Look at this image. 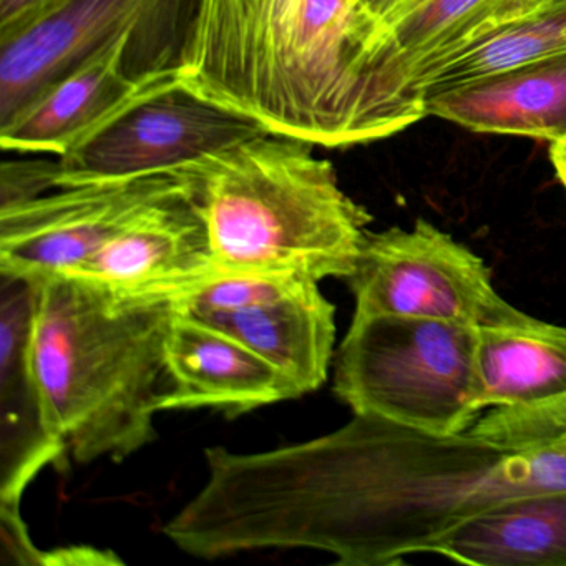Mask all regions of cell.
I'll use <instances>...</instances> for the list:
<instances>
[{"mask_svg": "<svg viewBox=\"0 0 566 566\" xmlns=\"http://www.w3.org/2000/svg\"><path fill=\"white\" fill-rule=\"evenodd\" d=\"M197 321L230 334L276 367L297 397L326 382L336 340V306L321 293L317 281L301 280L273 296Z\"/></svg>", "mask_w": 566, "mask_h": 566, "instance_id": "obj_14", "label": "cell"}, {"mask_svg": "<svg viewBox=\"0 0 566 566\" xmlns=\"http://www.w3.org/2000/svg\"><path fill=\"white\" fill-rule=\"evenodd\" d=\"M167 0H72L0 44V122L125 32L155 18Z\"/></svg>", "mask_w": 566, "mask_h": 566, "instance_id": "obj_12", "label": "cell"}, {"mask_svg": "<svg viewBox=\"0 0 566 566\" xmlns=\"http://www.w3.org/2000/svg\"><path fill=\"white\" fill-rule=\"evenodd\" d=\"M479 329L409 316L354 317L334 364V394L354 413L437 436L479 420Z\"/></svg>", "mask_w": 566, "mask_h": 566, "instance_id": "obj_5", "label": "cell"}, {"mask_svg": "<svg viewBox=\"0 0 566 566\" xmlns=\"http://www.w3.org/2000/svg\"><path fill=\"white\" fill-rule=\"evenodd\" d=\"M296 397L290 380L250 347L178 311L160 412L211 407L234 417Z\"/></svg>", "mask_w": 566, "mask_h": 566, "instance_id": "obj_13", "label": "cell"}, {"mask_svg": "<svg viewBox=\"0 0 566 566\" xmlns=\"http://www.w3.org/2000/svg\"><path fill=\"white\" fill-rule=\"evenodd\" d=\"M412 0H195L181 87L316 147L396 135L380 88L390 29Z\"/></svg>", "mask_w": 566, "mask_h": 566, "instance_id": "obj_2", "label": "cell"}, {"mask_svg": "<svg viewBox=\"0 0 566 566\" xmlns=\"http://www.w3.org/2000/svg\"><path fill=\"white\" fill-rule=\"evenodd\" d=\"M34 293V281L0 274V503L12 505L41 470L69 455L32 364Z\"/></svg>", "mask_w": 566, "mask_h": 566, "instance_id": "obj_10", "label": "cell"}, {"mask_svg": "<svg viewBox=\"0 0 566 566\" xmlns=\"http://www.w3.org/2000/svg\"><path fill=\"white\" fill-rule=\"evenodd\" d=\"M135 32H125L45 88L9 120L0 147L12 154L62 155L77 148L151 92L178 82L177 67L128 74Z\"/></svg>", "mask_w": 566, "mask_h": 566, "instance_id": "obj_9", "label": "cell"}, {"mask_svg": "<svg viewBox=\"0 0 566 566\" xmlns=\"http://www.w3.org/2000/svg\"><path fill=\"white\" fill-rule=\"evenodd\" d=\"M430 553L463 565L566 566V492L505 500L463 520Z\"/></svg>", "mask_w": 566, "mask_h": 566, "instance_id": "obj_16", "label": "cell"}, {"mask_svg": "<svg viewBox=\"0 0 566 566\" xmlns=\"http://www.w3.org/2000/svg\"><path fill=\"white\" fill-rule=\"evenodd\" d=\"M354 317L409 316L490 327L518 319L482 258L426 220L367 233L353 273Z\"/></svg>", "mask_w": 566, "mask_h": 566, "instance_id": "obj_6", "label": "cell"}, {"mask_svg": "<svg viewBox=\"0 0 566 566\" xmlns=\"http://www.w3.org/2000/svg\"><path fill=\"white\" fill-rule=\"evenodd\" d=\"M480 406H532L566 394V327L523 313L479 329Z\"/></svg>", "mask_w": 566, "mask_h": 566, "instance_id": "obj_17", "label": "cell"}, {"mask_svg": "<svg viewBox=\"0 0 566 566\" xmlns=\"http://www.w3.org/2000/svg\"><path fill=\"white\" fill-rule=\"evenodd\" d=\"M566 492V439L509 449L354 413L336 432L211 463V525L227 553L311 548L347 566L402 563L515 496Z\"/></svg>", "mask_w": 566, "mask_h": 566, "instance_id": "obj_1", "label": "cell"}, {"mask_svg": "<svg viewBox=\"0 0 566 566\" xmlns=\"http://www.w3.org/2000/svg\"><path fill=\"white\" fill-rule=\"evenodd\" d=\"M177 171L55 188L0 210V274H74L147 208L184 193Z\"/></svg>", "mask_w": 566, "mask_h": 566, "instance_id": "obj_8", "label": "cell"}, {"mask_svg": "<svg viewBox=\"0 0 566 566\" xmlns=\"http://www.w3.org/2000/svg\"><path fill=\"white\" fill-rule=\"evenodd\" d=\"M74 274L118 293L178 297L218 270L207 224L185 187L138 214Z\"/></svg>", "mask_w": 566, "mask_h": 566, "instance_id": "obj_11", "label": "cell"}, {"mask_svg": "<svg viewBox=\"0 0 566 566\" xmlns=\"http://www.w3.org/2000/svg\"><path fill=\"white\" fill-rule=\"evenodd\" d=\"M566 52V0L500 25L427 72L417 92L426 98Z\"/></svg>", "mask_w": 566, "mask_h": 566, "instance_id": "obj_18", "label": "cell"}, {"mask_svg": "<svg viewBox=\"0 0 566 566\" xmlns=\"http://www.w3.org/2000/svg\"><path fill=\"white\" fill-rule=\"evenodd\" d=\"M427 115L479 134L566 138V52L426 98Z\"/></svg>", "mask_w": 566, "mask_h": 566, "instance_id": "obj_15", "label": "cell"}, {"mask_svg": "<svg viewBox=\"0 0 566 566\" xmlns=\"http://www.w3.org/2000/svg\"><path fill=\"white\" fill-rule=\"evenodd\" d=\"M549 160H552L553 167H555L559 184H562L563 188L566 190V138L565 140L552 144V148H549Z\"/></svg>", "mask_w": 566, "mask_h": 566, "instance_id": "obj_23", "label": "cell"}, {"mask_svg": "<svg viewBox=\"0 0 566 566\" xmlns=\"http://www.w3.org/2000/svg\"><path fill=\"white\" fill-rule=\"evenodd\" d=\"M316 145L264 134L178 168L207 224L218 273H353L373 217Z\"/></svg>", "mask_w": 566, "mask_h": 566, "instance_id": "obj_4", "label": "cell"}, {"mask_svg": "<svg viewBox=\"0 0 566 566\" xmlns=\"http://www.w3.org/2000/svg\"><path fill=\"white\" fill-rule=\"evenodd\" d=\"M59 188V161L11 160L0 168V210L29 203Z\"/></svg>", "mask_w": 566, "mask_h": 566, "instance_id": "obj_20", "label": "cell"}, {"mask_svg": "<svg viewBox=\"0 0 566 566\" xmlns=\"http://www.w3.org/2000/svg\"><path fill=\"white\" fill-rule=\"evenodd\" d=\"M264 132L258 122L191 94L178 81L151 92L57 157L59 188L174 174Z\"/></svg>", "mask_w": 566, "mask_h": 566, "instance_id": "obj_7", "label": "cell"}, {"mask_svg": "<svg viewBox=\"0 0 566 566\" xmlns=\"http://www.w3.org/2000/svg\"><path fill=\"white\" fill-rule=\"evenodd\" d=\"M0 543L4 563L44 566L45 552L39 549L29 536L21 515V505L0 503Z\"/></svg>", "mask_w": 566, "mask_h": 566, "instance_id": "obj_21", "label": "cell"}, {"mask_svg": "<svg viewBox=\"0 0 566 566\" xmlns=\"http://www.w3.org/2000/svg\"><path fill=\"white\" fill-rule=\"evenodd\" d=\"M470 432L509 449L566 439V394L532 406L496 407L479 417Z\"/></svg>", "mask_w": 566, "mask_h": 566, "instance_id": "obj_19", "label": "cell"}, {"mask_svg": "<svg viewBox=\"0 0 566 566\" xmlns=\"http://www.w3.org/2000/svg\"><path fill=\"white\" fill-rule=\"evenodd\" d=\"M72 0H0V44L54 15Z\"/></svg>", "mask_w": 566, "mask_h": 566, "instance_id": "obj_22", "label": "cell"}, {"mask_svg": "<svg viewBox=\"0 0 566 566\" xmlns=\"http://www.w3.org/2000/svg\"><path fill=\"white\" fill-rule=\"evenodd\" d=\"M32 281V364L51 429L77 462H122L157 437L177 297L77 274Z\"/></svg>", "mask_w": 566, "mask_h": 566, "instance_id": "obj_3", "label": "cell"}]
</instances>
